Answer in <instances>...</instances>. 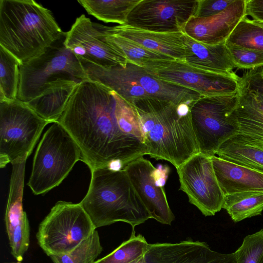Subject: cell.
<instances>
[{
    "instance_id": "obj_1",
    "label": "cell",
    "mask_w": 263,
    "mask_h": 263,
    "mask_svg": "<svg viewBox=\"0 0 263 263\" xmlns=\"http://www.w3.org/2000/svg\"><path fill=\"white\" fill-rule=\"evenodd\" d=\"M70 134L90 170H122L147 155L133 105L96 81H82L57 121Z\"/></svg>"
},
{
    "instance_id": "obj_2",
    "label": "cell",
    "mask_w": 263,
    "mask_h": 263,
    "mask_svg": "<svg viewBox=\"0 0 263 263\" xmlns=\"http://www.w3.org/2000/svg\"><path fill=\"white\" fill-rule=\"evenodd\" d=\"M137 114L147 155L176 168L199 153L190 114L191 105L153 98L131 103Z\"/></svg>"
},
{
    "instance_id": "obj_3",
    "label": "cell",
    "mask_w": 263,
    "mask_h": 263,
    "mask_svg": "<svg viewBox=\"0 0 263 263\" xmlns=\"http://www.w3.org/2000/svg\"><path fill=\"white\" fill-rule=\"evenodd\" d=\"M52 12L33 0L0 1V46L22 64L65 35Z\"/></svg>"
},
{
    "instance_id": "obj_4",
    "label": "cell",
    "mask_w": 263,
    "mask_h": 263,
    "mask_svg": "<svg viewBox=\"0 0 263 263\" xmlns=\"http://www.w3.org/2000/svg\"><path fill=\"white\" fill-rule=\"evenodd\" d=\"M88 190L80 202L96 229L117 222L136 226L151 218L124 169L90 171Z\"/></svg>"
},
{
    "instance_id": "obj_5",
    "label": "cell",
    "mask_w": 263,
    "mask_h": 263,
    "mask_svg": "<svg viewBox=\"0 0 263 263\" xmlns=\"http://www.w3.org/2000/svg\"><path fill=\"white\" fill-rule=\"evenodd\" d=\"M79 160L78 144L59 122H54L36 148L27 185L35 195L44 194L62 183Z\"/></svg>"
},
{
    "instance_id": "obj_6",
    "label": "cell",
    "mask_w": 263,
    "mask_h": 263,
    "mask_svg": "<svg viewBox=\"0 0 263 263\" xmlns=\"http://www.w3.org/2000/svg\"><path fill=\"white\" fill-rule=\"evenodd\" d=\"M238 103L237 92L201 96L191 105V122L200 153L214 156L223 143L237 135Z\"/></svg>"
},
{
    "instance_id": "obj_7",
    "label": "cell",
    "mask_w": 263,
    "mask_h": 263,
    "mask_svg": "<svg viewBox=\"0 0 263 263\" xmlns=\"http://www.w3.org/2000/svg\"><path fill=\"white\" fill-rule=\"evenodd\" d=\"M49 121L17 99L0 101V167L27 160Z\"/></svg>"
},
{
    "instance_id": "obj_8",
    "label": "cell",
    "mask_w": 263,
    "mask_h": 263,
    "mask_svg": "<svg viewBox=\"0 0 263 263\" xmlns=\"http://www.w3.org/2000/svg\"><path fill=\"white\" fill-rule=\"evenodd\" d=\"M65 36L40 55L20 66L17 99L28 102L39 95L49 82L59 78L89 80L78 59L64 44Z\"/></svg>"
},
{
    "instance_id": "obj_9",
    "label": "cell",
    "mask_w": 263,
    "mask_h": 263,
    "mask_svg": "<svg viewBox=\"0 0 263 263\" xmlns=\"http://www.w3.org/2000/svg\"><path fill=\"white\" fill-rule=\"evenodd\" d=\"M96 230L79 203L59 201L40 223L36 236L48 256L67 253Z\"/></svg>"
},
{
    "instance_id": "obj_10",
    "label": "cell",
    "mask_w": 263,
    "mask_h": 263,
    "mask_svg": "<svg viewBox=\"0 0 263 263\" xmlns=\"http://www.w3.org/2000/svg\"><path fill=\"white\" fill-rule=\"evenodd\" d=\"M142 67L155 77L196 91L201 96L238 92L240 77L233 71L226 74L206 71L174 59L152 60Z\"/></svg>"
},
{
    "instance_id": "obj_11",
    "label": "cell",
    "mask_w": 263,
    "mask_h": 263,
    "mask_svg": "<svg viewBox=\"0 0 263 263\" xmlns=\"http://www.w3.org/2000/svg\"><path fill=\"white\" fill-rule=\"evenodd\" d=\"M176 170L179 190L203 215L213 216L223 208L225 195L216 177L211 157L199 152Z\"/></svg>"
},
{
    "instance_id": "obj_12",
    "label": "cell",
    "mask_w": 263,
    "mask_h": 263,
    "mask_svg": "<svg viewBox=\"0 0 263 263\" xmlns=\"http://www.w3.org/2000/svg\"><path fill=\"white\" fill-rule=\"evenodd\" d=\"M105 27L81 14L66 32L64 44L80 62L105 67H124L128 61L117 47L107 41Z\"/></svg>"
},
{
    "instance_id": "obj_13",
    "label": "cell",
    "mask_w": 263,
    "mask_h": 263,
    "mask_svg": "<svg viewBox=\"0 0 263 263\" xmlns=\"http://www.w3.org/2000/svg\"><path fill=\"white\" fill-rule=\"evenodd\" d=\"M198 0H141L129 14L125 25L163 33L183 32L194 16Z\"/></svg>"
},
{
    "instance_id": "obj_14",
    "label": "cell",
    "mask_w": 263,
    "mask_h": 263,
    "mask_svg": "<svg viewBox=\"0 0 263 263\" xmlns=\"http://www.w3.org/2000/svg\"><path fill=\"white\" fill-rule=\"evenodd\" d=\"M123 169L151 218L171 225L175 217L163 187L157 182V170L151 161L142 157L130 162Z\"/></svg>"
},
{
    "instance_id": "obj_15",
    "label": "cell",
    "mask_w": 263,
    "mask_h": 263,
    "mask_svg": "<svg viewBox=\"0 0 263 263\" xmlns=\"http://www.w3.org/2000/svg\"><path fill=\"white\" fill-rule=\"evenodd\" d=\"M136 263H236L234 252L221 253L205 242L186 239L176 243L148 244Z\"/></svg>"
},
{
    "instance_id": "obj_16",
    "label": "cell",
    "mask_w": 263,
    "mask_h": 263,
    "mask_svg": "<svg viewBox=\"0 0 263 263\" xmlns=\"http://www.w3.org/2000/svg\"><path fill=\"white\" fill-rule=\"evenodd\" d=\"M246 15V0H235L225 10L215 15L192 17L183 32L194 40L209 45L225 43L238 23Z\"/></svg>"
},
{
    "instance_id": "obj_17",
    "label": "cell",
    "mask_w": 263,
    "mask_h": 263,
    "mask_svg": "<svg viewBox=\"0 0 263 263\" xmlns=\"http://www.w3.org/2000/svg\"><path fill=\"white\" fill-rule=\"evenodd\" d=\"M106 30L109 33L130 40L154 52L174 60L184 61L185 34L183 32H157L126 25L107 26Z\"/></svg>"
},
{
    "instance_id": "obj_18",
    "label": "cell",
    "mask_w": 263,
    "mask_h": 263,
    "mask_svg": "<svg viewBox=\"0 0 263 263\" xmlns=\"http://www.w3.org/2000/svg\"><path fill=\"white\" fill-rule=\"evenodd\" d=\"M216 177L224 195L243 192H263V172L211 157Z\"/></svg>"
},
{
    "instance_id": "obj_19",
    "label": "cell",
    "mask_w": 263,
    "mask_h": 263,
    "mask_svg": "<svg viewBox=\"0 0 263 263\" xmlns=\"http://www.w3.org/2000/svg\"><path fill=\"white\" fill-rule=\"evenodd\" d=\"M186 64L204 71L226 74L235 66L225 43L209 45L197 41L185 34Z\"/></svg>"
},
{
    "instance_id": "obj_20",
    "label": "cell",
    "mask_w": 263,
    "mask_h": 263,
    "mask_svg": "<svg viewBox=\"0 0 263 263\" xmlns=\"http://www.w3.org/2000/svg\"><path fill=\"white\" fill-rule=\"evenodd\" d=\"M81 82L57 79L48 83L39 95L25 103L42 118L52 123L57 122Z\"/></svg>"
},
{
    "instance_id": "obj_21",
    "label": "cell",
    "mask_w": 263,
    "mask_h": 263,
    "mask_svg": "<svg viewBox=\"0 0 263 263\" xmlns=\"http://www.w3.org/2000/svg\"><path fill=\"white\" fill-rule=\"evenodd\" d=\"M238 133L231 139L263 147V111L238 98Z\"/></svg>"
},
{
    "instance_id": "obj_22",
    "label": "cell",
    "mask_w": 263,
    "mask_h": 263,
    "mask_svg": "<svg viewBox=\"0 0 263 263\" xmlns=\"http://www.w3.org/2000/svg\"><path fill=\"white\" fill-rule=\"evenodd\" d=\"M141 0H78L88 14L104 23L125 25L129 14Z\"/></svg>"
},
{
    "instance_id": "obj_23",
    "label": "cell",
    "mask_w": 263,
    "mask_h": 263,
    "mask_svg": "<svg viewBox=\"0 0 263 263\" xmlns=\"http://www.w3.org/2000/svg\"><path fill=\"white\" fill-rule=\"evenodd\" d=\"M223 208L235 222L260 215L263 192L249 191L225 195Z\"/></svg>"
},
{
    "instance_id": "obj_24",
    "label": "cell",
    "mask_w": 263,
    "mask_h": 263,
    "mask_svg": "<svg viewBox=\"0 0 263 263\" xmlns=\"http://www.w3.org/2000/svg\"><path fill=\"white\" fill-rule=\"evenodd\" d=\"M218 157L257 171H263V147L230 139L218 150Z\"/></svg>"
},
{
    "instance_id": "obj_25",
    "label": "cell",
    "mask_w": 263,
    "mask_h": 263,
    "mask_svg": "<svg viewBox=\"0 0 263 263\" xmlns=\"http://www.w3.org/2000/svg\"><path fill=\"white\" fill-rule=\"evenodd\" d=\"M20 62L0 46V101L17 99Z\"/></svg>"
},
{
    "instance_id": "obj_26",
    "label": "cell",
    "mask_w": 263,
    "mask_h": 263,
    "mask_svg": "<svg viewBox=\"0 0 263 263\" xmlns=\"http://www.w3.org/2000/svg\"><path fill=\"white\" fill-rule=\"evenodd\" d=\"M226 44L263 51V23L245 16L231 32Z\"/></svg>"
},
{
    "instance_id": "obj_27",
    "label": "cell",
    "mask_w": 263,
    "mask_h": 263,
    "mask_svg": "<svg viewBox=\"0 0 263 263\" xmlns=\"http://www.w3.org/2000/svg\"><path fill=\"white\" fill-rule=\"evenodd\" d=\"M106 40L117 47L126 58L128 62L143 67L155 60L173 59L166 55L149 50L140 44L121 36L109 33L106 30Z\"/></svg>"
},
{
    "instance_id": "obj_28",
    "label": "cell",
    "mask_w": 263,
    "mask_h": 263,
    "mask_svg": "<svg viewBox=\"0 0 263 263\" xmlns=\"http://www.w3.org/2000/svg\"><path fill=\"white\" fill-rule=\"evenodd\" d=\"M102 250L99 235L96 230L70 252L49 257L53 263H93Z\"/></svg>"
},
{
    "instance_id": "obj_29",
    "label": "cell",
    "mask_w": 263,
    "mask_h": 263,
    "mask_svg": "<svg viewBox=\"0 0 263 263\" xmlns=\"http://www.w3.org/2000/svg\"><path fill=\"white\" fill-rule=\"evenodd\" d=\"M148 244L143 235L136 236L135 230H133L128 240L123 241L109 254L93 263H128L142 256Z\"/></svg>"
},
{
    "instance_id": "obj_30",
    "label": "cell",
    "mask_w": 263,
    "mask_h": 263,
    "mask_svg": "<svg viewBox=\"0 0 263 263\" xmlns=\"http://www.w3.org/2000/svg\"><path fill=\"white\" fill-rule=\"evenodd\" d=\"M234 254L236 263H263V229L246 236Z\"/></svg>"
},
{
    "instance_id": "obj_31",
    "label": "cell",
    "mask_w": 263,
    "mask_h": 263,
    "mask_svg": "<svg viewBox=\"0 0 263 263\" xmlns=\"http://www.w3.org/2000/svg\"><path fill=\"white\" fill-rule=\"evenodd\" d=\"M226 45L236 68L250 70L263 67V51Z\"/></svg>"
},
{
    "instance_id": "obj_32",
    "label": "cell",
    "mask_w": 263,
    "mask_h": 263,
    "mask_svg": "<svg viewBox=\"0 0 263 263\" xmlns=\"http://www.w3.org/2000/svg\"><path fill=\"white\" fill-rule=\"evenodd\" d=\"M235 0H198L194 17L204 18L217 14L225 10Z\"/></svg>"
},
{
    "instance_id": "obj_33",
    "label": "cell",
    "mask_w": 263,
    "mask_h": 263,
    "mask_svg": "<svg viewBox=\"0 0 263 263\" xmlns=\"http://www.w3.org/2000/svg\"><path fill=\"white\" fill-rule=\"evenodd\" d=\"M246 15L263 23V0H246Z\"/></svg>"
},
{
    "instance_id": "obj_34",
    "label": "cell",
    "mask_w": 263,
    "mask_h": 263,
    "mask_svg": "<svg viewBox=\"0 0 263 263\" xmlns=\"http://www.w3.org/2000/svg\"><path fill=\"white\" fill-rule=\"evenodd\" d=\"M138 259H136V260H134V261H131V262H128V263H136V262H137V261Z\"/></svg>"
},
{
    "instance_id": "obj_35",
    "label": "cell",
    "mask_w": 263,
    "mask_h": 263,
    "mask_svg": "<svg viewBox=\"0 0 263 263\" xmlns=\"http://www.w3.org/2000/svg\"><path fill=\"white\" fill-rule=\"evenodd\" d=\"M13 263H14V262H13ZM16 263H21V262H16Z\"/></svg>"
},
{
    "instance_id": "obj_36",
    "label": "cell",
    "mask_w": 263,
    "mask_h": 263,
    "mask_svg": "<svg viewBox=\"0 0 263 263\" xmlns=\"http://www.w3.org/2000/svg\"><path fill=\"white\" fill-rule=\"evenodd\" d=\"M260 172H263V171H260Z\"/></svg>"
},
{
    "instance_id": "obj_37",
    "label": "cell",
    "mask_w": 263,
    "mask_h": 263,
    "mask_svg": "<svg viewBox=\"0 0 263 263\" xmlns=\"http://www.w3.org/2000/svg\"><path fill=\"white\" fill-rule=\"evenodd\" d=\"M262 74H263V69H262Z\"/></svg>"
}]
</instances>
